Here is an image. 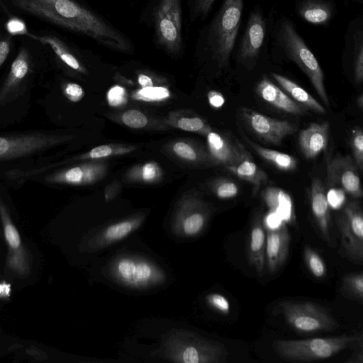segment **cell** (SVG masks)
<instances>
[{
  "instance_id": "cell-1",
  "label": "cell",
  "mask_w": 363,
  "mask_h": 363,
  "mask_svg": "<svg viewBox=\"0 0 363 363\" xmlns=\"http://www.w3.org/2000/svg\"><path fill=\"white\" fill-rule=\"evenodd\" d=\"M18 10L117 52L130 53V38L99 13L77 0H9Z\"/></svg>"
},
{
  "instance_id": "cell-2",
  "label": "cell",
  "mask_w": 363,
  "mask_h": 363,
  "mask_svg": "<svg viewBox=\"0 0 363 363\" xmlns=\"http://www.w3.org/2000/svg\"><path fill=\"white\" fill-rule=\"evenodd\" d=\"M244 0H223L220 7L199 31L195 48L198 56L226 68L239 31Z\"/></svg>"
},
{
  "instance_id": "cell-3",
  "label": "cell",
  "mask_w": 363,
  "mask_h": 363,
  "mask_svg": "<svg viewBox=\"0 0 363 363\" xmlns=\"http://www.w3.org/2000/svg\"><path fill=\"white\" fill-rule=\"evenodd\" d=\"M362 342L361 333L306 340H276L272 346L282 359L307 362L330 358L341 351Z\"/></svg>"
},
{
  "instance_id": "cell-4",
  "label": "cell",
  "mask_w": 363,
  "mask_h": 363,
  "mask_svg": "<svg viewBox=\"0 0 363 363\" xmlns=\"http://www.w3.org/2000/svg\"><path fill=\"white\" fill-rule=\"evenodd\" d=\"M275 41L285 55L304 72L325 106L330 101L324 85L323 70L313 53L297 32L294 24L286 18L279 22Z\"/></svg>"
},
{
  "instance_id": "cell-5",
  "label": "cell",
  "mask_w": 363,
  "mask_h": 363,
  "mask_svg": "<svg viewBox=\"0 0 363 363\" xmlns=\"http://www.w3.org/2000/svg\"><path fill=\"white\" fill-rule=\"evenodd\" d=\"M148 8L155 45L169 55L179 56L184 48L182 0H151Z\"/></svg>"
},
{
  "instance_id": "cell-6",
  "label": "cell",
  "mask_w": 363,
  "mask_h": 363,
  "mask_svg": "<svg viewBox=\"0 0 363 363\" xmlns=\"http://www.w3.org/2000/svg\"><path fill=\"white\" fill-rule=\"evenodd\" d=\"M277 308L288 324L299 333L332 331L339 327L328 308L313 302L282 301Z\"/></svg>"
},
{
  "instance_id": "cell-7",
  "label": "cell",
  "mask_w": 363,
  "mask_h": 363,
  "mask_svg": "<svg viewBox=\"0 0 363 363\" xmlns=\"http://www.w3.org/2000/svg\"><path fill=\"white\" fill-rule=\"evenodd\" d=\"M118 281L132 288H146L162 283L164 272L151 262L133 257H120L111 265Z\"/></svg>"
},
{
  "instance_id": "cell-8",
  "label": "cell",
  "mask_w": 363,
  "mask_h": 363,
  "mask_svg": "<svg viewBox=\"0 0 363 363\" xmlns=\"http://www.w3.org/2000/svg\"><path fill=\"white\" fill-rule=\"evenodd\" d=\"M342 247L346 256L356 264L363 262V213L360 204L347 203L336 217Z\"/></svg>"
},
{
  "instance_id": "cell-9",
  "label": "cell",
  "mask_w": 363,
  "mask_h": 363,
  "mask_svg": "<svg viewBox=\"0 0 363 363\" xmlns=\"http://www.w3.org/2000/svg\"><path fill=\"white\" fill-rule=\"evenodd\" d=\"M169 350L174 361L185 363L225 362L228 356L223 345L191 335L184 340H172Z\"/></svg>"
},
{
  "instance_id": "cell-10",
  "label": "cell",
  "mask_w": 363,
  "mask_h": 363,
  "mask_svg": "<svg viewBox=\"0 0 363 363\" xmlns=\"http://www.w3.org/2000/svg\"><path fill=\"white\" fill-rule=\"evenodd\" d=\"M65 139L62 136L41 133L0 136V160L29 155L55 146Z\"/></svg>"
},
{
  "instance_id": "cell-11",
  "label": "cell",
  "mask_w": 363,
  "mask_h": 363,
  "mask_svg": "<svg viewBox=\"0 0 363 363\" xmlns=\"http://www.w3.org/2000/svg\"><path fill=\"white\" fill-rule=\"evenodd\" d=\"M241 117L246 125L262 140L279 145L283 140L297 130L291 122L270 118L254 110L244 108Z\"/></svg>"
},
{
  "instance_id": "cell-12",
  "label": "cell",
  "mask_w": 363,
  "mask_h": 363,
  "mask_svg": "<svg viewBox=\"0 0 363 363\" xmlns=\"http://www.w3.org/2000/svg\"><path fill=\"white\" fill-rule=\"evenodd\" d=\"M327 183L354 198L363 195L358 168L350 155H337L327 164Z\"/></svg>"
},
{
  "instance_id": "cell-13",
  "label": "cell",
  "mask_w": 363,
  "mask_h": 363,
  "mask_svg": "<svg viewBox=\"0 0 363 363\" xmlns=\"http://www.w3.org/2000/svg\"><path fill=\"white\" fill-rule=\"evenodd\" d=\"M267 35L266 20L259 7L249 15L244 34L241 38L238 59L245 65L256 62L264 45Z\"/></svg>"
},
{
  "instance_id": "cell-14",
  "label": "cell",
  "mask_w": 363,
  "mask_h": 363,
  "mask_svg": "<svg viewBox=\"0 0 363 363\" xmlns=\"http://www.w3.org/2000/svg\"><path fill=\"white\" fill-rule=\"evenodd\" d=\"M0 217L9 249L7 264L13 272L18 274H26L30 269L28 256L23 245L19 233L13 223L1 198Z\"/></svg>"
},
{
  "instance_id": "cell-15",
  "label": "cell",
  "mask_w": 363,
  "mask_h": 363,
  "mask_svg": "<svg viewBox=\"0 0 363 363\" xmlns=\"http://www.w3.org/2000/svg\"><path fill=\"white\" fill-rule=\"evenodd\" d=\"M207 140L211 157L226 168L234 167L252 157L245 147L233 137L210 131Z\"/></svg>"
},
{
  "instance_id": "cell-16",
  "label": "cell",
  "mask_w": 363,
  "mask_h": 363,
  "mask_svg": "<svg viewBox=\"0 0 363 363\" xmlns=\"http://www.w3.org/2000/svg\"><path fill=\"white\" fill-rule=\"evenodd\" d=\"M290 235L284 223L275 230H266L265 265L269 274L276 273L285 262L289 249Z\"/></svg>"
},
{
  "instance_id": "cell-17",
  "label": "cell",
  "mask_w": 363,
  "mask_h": 363,
  "mask_svg": "<svg viewBox=\"0 0 363 363\" xmlns=\"http://www.w3.org/2000/svg\"><path fill=\"white\" fill-rule=\"evenodd\" d=\"M345 55L350 58L353 79L356 84L363 81V18L352 21L347 28L345 40Z\"/></svg>"
},
{
  "instance_id": "cell-18",
  "label": "cell",
  "mask_w": 363,
  "mask_h": 363,
  "mask_svg": "<svg viewBox=\"0 0 363 363\" xmlns=\"http://www.w3.org/2000/svg\"><path fill=\"white\" fill-rule=\"evenodd\" d=\"M310 201L312 213L319 233L322 239L331 245L330 207L327 200L325 187L318 178H314L312 181Z\"/></svg>"
},
{
  "instance_id": "cell-19",
  "label": "cell",
  "mask_w": 363,
  "mask_h": 363,
  "mask_svg": "<svg viewBox=\"0 0 363 363\" xmlns=\"http://www.w3.org/2000/svg\"><path fill=\"white\" fill-rule=\"evenodd\" d=\"M256 93L266 103L281 111L296 116L307 114L306 108L292 100L267 77H263L258 82Z\"/></svg>"
},
{
  "instance_id": "cell-20",
  "label": "cell",
  "mask_w": 363,
  "mask_h": 363,
  "mask_svg": "<svg viewBox=\"0 0 363 363\" xmlns=\"http://www.w3.org/2000/svg\"><path fill=\"white\" fill-rule=\"evenodd\" d=\"M329 123L328 122L311 123L298 135V145L307 159L315 157L328 145Z\"/></svg>"
},
{
  "instance_id": "cell-21",
  "label": "cell",
  "mask_w": 363,
  "mask_h": 363,
  "mask_svg": "<svg viewBox=\"0 0 363 363\" xmlns=\"http://www.w3.org/2000/svg\"><path fill=\"white\" fill-rule=\"evenodd\" d=\"M31 67V58L26 48H21L13 61L9 72L0 89V102L6 99L14 91L28 75Z\"/></svg>"
},
{
  "instance_id": "cell-22",
  "label": "cell",
  "mask_w": 363,
  "mask_h": 363,
  "mask_svg": "<svg viewBox=\"0 0 363 363\" xmlns=\"http://www.w3.org/2000/svg\"><path fill=\"white\" fill-rule=\"evenodd\" d=\"M266 230L262 219L257 218L250 228L247 245V259L257 274L262 276L265 267Z\"/></svg>"
},
{
  "instance_id": "cell-23",
  "label": "cell",
  "mask_w": 363,
  "mask_h": 363,
  "mask_svg": "<svg viewBox=\"0 0 363 363\" xmlns=\"http://www.w3.org/2000/svg\"><path fill=\"white\" fill-rule=\"evenodd\" d=\"M262 197L269 211L277 213L286 224H294L296 216L293 201L283 189L268 186L262 192Z\"/></svg>"
},
{
  "instance_id": "cell-24",
  "label": "cell",
  "mask_w": 363,
  "mask_h": 363,
  "mask_svg": "<svg viewBox=\"0 0 363 363\" xmlns=\"http://www.w3.org/2000/svg\"><path fill=\"white\" fill-rule=\"evenodd\" d=\"M296 11L301 18L311 24L325 25L333 17L335 6L329 0H299Z\"/></svg>"
},
{
  "instance_id": "cell-25",
  "label": "cell",
  "mask_w": 363,
  "mask_h": 363,
  "mask_svg": "<svg viewBox=\"0 0 363 363\" xmlns=\"http://www.w3.org/2000/svg\"><path fill=\"white\" fill-rule=\"evenodd\" d=\"M272 76L281 89L295 102L303 106L307 110L316 113H325V108L308 91L298 84L277 73H272Z\"/></svg>"
},
{
  "instance_id": "cell-26",
  "label": "cell",
  "mask_w": 363,
  "mask_h": 363,
  "mask_svg": "<svg viewBox=\"0 0 363 363\" xmlns=\"http://www.w3.org/2000/svg\"><path fill=\"white\" fill-rule=\"evenodd\" d=\"M43 44L48 45L57 58L67 67L78 72H85L86 69L75 52L68 44L54 35H36L33 38Z\"/></svg>"
},
{
  "instance_id": "cell-27",
  "label": "cell",
  "mask_w": 363,
  "mask_h": 363,
  "mask_svg": "<svg viewBox=\"0 0 363 363\" xmlns=\"http://www.w3.org/2000/svg\"><path fill=\"white\" fill-rule=\"evenodd\" d=\"M227 169L238 178L252 184L254 186V192H256L268 180L267 173L253 162L252 157Z\"/></svg>"
},
{
  "instance_id": "cell-28",
  "label": "cell",
  "mask_w": 363,
  "mask_h": 363,
  "mask_svg": "<svg viewBox=\"0 0 363 363\" xmlns=\"http://www.w3.org/2000/svg\"><path fill=\"white\" fill-rule=\"evenodd\" d=\"M247 143L267 162L281 171H293L296 168L297 161L292 155L274 150L264 147L245 138Z\"/></svg>"
},
{
  "instance_id": "cell-29",
  "label": "cell",
  "mask_w": 363,
  "mask_h": 363,
  "mask_svg": "<svg viewBox=\"0 0 363 363\" xmlns=\"http://www.w3.org/2000/svg\"><path fill=\"white\" fill-rule=\"evenodd\" d=\"M139 225L138 220H124L113 224L103 232L101 240L105 243L120 240L135 230Z\"/></svg>"
},
{
  "instance_id": "cell-30",
  "label": "cell",
  "mask_w": 363,
  "mask_h": 363,
  "mask_svg": "<svg viewBox=\"0 0 363 363\" xmlns=\"http://www.w3.org/2000/svg\"><path fill=\"white\" fill-rule=\"evenodd\" d=\"M341 289L346 296L362 304L363 273L359 272L345 275L342 280Z\"/></svg>"
},
{
  "instance_id": "cell-31",
  "label": "cell",
  "mask_w": 363,
  "mask_h": 363,
  "mask_svg": "<svg viewBox=\"0 0 363 363\" xmlns=\"http://www.w3.org/2000/svg\"><path fill=\"white\" fill-rule=\"evenodd\" d=\"M303 259L306 265L313 277L318 279L324 277L326 274V265L320 255L309 245L303 249Z\"/></svg>"
},
{
  "instance_id": "cell-32",
  "label": "cell",
  "mask_w": 363,
  "mask_h": 363,
  "mask_svg": "<svg viewBox=\"0 0 363 363\" xmlns=\"http://www.w3.org/2000/svg\"><path fill=\"white\" fill-rule=\"evenodd\" d=\"M216 1V0H187L190 23L204 20Z\"/></svg>"
},
{
  "instance_id": "cell-33",
  "label": "cell",
  "mask_w": 363,
  "mask_h": 363,
  "mask_svg": "<svg viewBox=\"0 0 363 363\" xmlns=\"http://www.w3.org/2000/svg\"><path fill=\"white\" fill-rule=\"evenodd\" d=\"M350 144L352 158L360 172L363 170V131L361 127H355L350 136Z\"/></svg>"
},
{
  "instance_id": "cell-34",
  "label": "cell",
  "mask_w": 363,
  "mask_h": 363,
  "mask_svg": "<svg viewBox=\"0 0 363 363\" xmlns=\"http://www.w3.org/2000/svg\"><path fill=\"white\" fill-rule=\"evenodd\" d=\"M206 216L201 212H195L188 216L183 221V231L186 235H195L203 228Z\"/></svg>"
},
{
  "instance_id": "cell-35",
  "label": "cell",
  "mask_w": 363,
  "mask_h": 363,
  "mask_svg": "<svg viewBox=\"0 0 363 363\" xmlns=\"http://www.w3.org/2000/svg\"><path fill=\"white\" fill-rule=\"evenodd\" d=\"M215 191L217 196L220 199H232L238 194L239 187L233 180L224 179L217 184Z\"/></svg>"
},
{
  "instance_id": "cell-36",
  "label": "cell",
  "mask_w": 363,
  "mask_h": 363,
  "mask_svg": "<svg viewBox=\"0 0 363 363\" xmlns=\"http://www.w3.org/2000/svg\"><path fill=\"white\" fill-rule=\"evenodd\" d=\"M123 122L133 128L144 127L147 123L145 115L137 110H128L122 115Z\"/></svg>"
},
{
  "instance_id": "cell-37",
  "label": "cell",
  "mask_w": 363,
  "mask_h": 363,
  "mask_svg": "<svg viewBox=\"0 0 363 363\" xmlns=\"http://www.w3.org/2000/svg\"><path fill=\"white\" fill-rule=\"evenodd\" d=\"M206 300L209 306L218 312L227 315L230 311V303L228 298L222 294L213 293L207 296Z\"/></svg>"
},
{
  "instance_id": "cell-38",
  "label": "cell",
  "mask_w": 363,
  "mask_h": 363,
  "mask_svg": "<svg viewBox=\"0 0 363 363\" xmlns=\"http://www.w3.org/2000/svg\"><path fill=\"white\" fill-rule=\"evenodd\" d=\"M6 29L9 34L12 35H26L33 38L34 34L28 31L25 23L19 18H10L6 23Z\"/></svg>"
},
{
  "instance_id": "cell-39",
  "label": "cell",
  "mask_w": 363,
  "mask_h": 363,
  "mask_svg": "<svg viewBox=\"0 0 363 363\" xmlns=\"http://www.w3.org/2000/svg\"><path fill=\"white\" fill-rule=\"evenodd\" d=\"M138 95L147 100H160L169 96V91L164 87H146L139 91Z\"/></svg>"
},
{
  "instance_id": "cell-40",
  "label": "cell",
  "mask_w": 363,
  "mask_h": 363,
  "mask_svg": "<svg viewBox=\"0 0 363 363\" xmlns=\"http://www.w3.org/2000/svg\"><path fill=\"white\" fill-rule=\"evenodd\" d=\"M178 126L182 130L187 131H197L204 129L210 132L208 128H205L203 121L198 117L182 118L178 121Z\"/></svg>"
},
{
  "instance_id": "cell-41",
  "label": "cell",
  "mask_w": 363,
  "mask_h": 363,
  "mask_svg": "<svg viewBox=\"0 0 363 363\" xmlns=\"http://www.w3.org/2000/svg\"><path fill=\"white\" fill-rule=\"evenodd\" d=\"M326 197L330 207L334 209L340 208L345 201L344 191L336 187L330 189Z\"/></svg>"
},
{
  "instance_id": "cell-42",
  "label": "cell",
  "mask_w": 363,
  "mask_h": 363,
  "mask_svg": "<svg viewBox=\"0 0 363 363\" xmlns=\"http://www.w3.org/2000/svg\"><path fill=\"white\" fill-rule=\"evenodd\" d=\"M64 94L69 100L76 102L83 97L84 91L80 85L69 82L64 86Z\"/></svg>"
},
{
  "instance_id": "cell-43",
  "label": "cell",
  "mask_w": 363,
  "mask_h": 363,
  "mask_svg": "<svg viewBox=\"0 0 363 363\" xmlns=\"http://www.w3.org/2000/svg\"><path fill=\"white\" fill-rule=\"evenodd\" d=\"M11 35L0 32V67L6 60L11 47Z\"/></svg>"
},
{
  "instance_id": "cell-44",
  "label": "cell",
  "mask_w": 363,
  "mask_h": 363,
  "mask_svg": "<svg viewBox=\"0 0 363 363\" xmlns=\"http://www.w3.org/2000/svg\"><path fill=\"white\" fill-rule=\"evenodd\" d=\"M262 223L265 230H275L279 228L285 222L277 213L269 211L263 217Z\"/></svg>"
},
{
  "instance_id": "cell-45",
  "label": "cell",
  "mask_w": 363,
  "mask_h": 363,
  "mask_svg": "<svg viewBox=\"0 0 363 363\" xmlns=\"http://www.w3.org/2000/svg\"><path fill=\"white\" fill-rule=\"evenodd\" d=\"M125 89L119 86L112 87L108 92V100L111 106H119L125 101Z\"/></svg>"
},
{
  "instance_id": "cell-46",
  "label": "cell",
  "mask_w": 363,
  "mask_h": 363,
  "mask_svg": "<svg viewBox=\"0 0 363 363\" xmlns=\"http://www.w3.org/2000/svg\"><path fill=\"white\" fill-rule=\"evenodd\" d=\"M173 148L174 152L183 158L195 160L197 157L195 150L189 145L183 142L177 143Z\"/></svg>"
},
{
  "instance_id": "cell-47",
  "label": "cell",
  "mask_w": 363,
  "mask_h": 363,
  "mask_svg": "<svg viewBox=\"0 0 363 363\" xmlns=\"http://www.w3.org/2000/svg\"><path fill=\"white\" fill-rule=\"evenodd\" d=\"M112 153V148L106 145H102L93 148L89 153L91 158H100L107 157Z\"/></svg>"
},
{
  "instance_id": "cell-48",
  "label": "cell",
  "mask_w": 363,
  "mask_h": 363,
  "mask_svg": "<svg viewBox=\"0 0 363 363\" xmlns=\"http://www.w3.org/2000/svg\"><path fill=\"white\" fill-rule=\"evenodd\" d=\"M210 104L215 108L221 107L225 103L223 96L216 91H210L208 95Z\"/></svg>"
},
{
  "instance_id": "cell-49",
  "label": "cell",
  "mask_w": 363,
  "mask_h": 363,
  "mask_svg": "<svg viewBox=\"0 0 363 363\" xmlns=\"http://www.w3.org/2000/svg\"><path fill=\"white\" fill-rule=\"evenodd\" d=\"M157 173L156 167L152 163H147L143 168V177L145 180L150 181L153 179Z\"/></svg>"
},
{
  "instance_id": "cell-50",
  "label": "cell",
  "mask_w": 363,
  "mask_h": 363,
  "mask_svg": "<svg viewBox=\"0 0 363 363\" xmlns=\"http://www.w3.org/2000/svg\"><path fill=\"white\" fill-rule=\"evenodd\" d=\"M138 83L143 88L150 87V86H153V82H152V79L149 76H147L145 74H140L138 77Z\"/></svg>"
},
{
  "instance_id": "cell-51",
  "label": "cell",
  "mask_w": 363,
  "mask_h": 363,
  "mask_svg": "<svg viewBox=\"0 0 363 363\" xmlns=\"http://www.w3.org/2000/svg\"><path fill=\"white\" fill-rule=\"evenodd\" d=\"M347 362L351 363H362L363 362V354H362V346L359 347L357 351L354 352L353 355Z\"/></svg>"
},
{
  "instance_id": "cell-52",
  "label": "cell",
  "mask_w": 363,
  "mask_h": 363,
  "mask_svg": "<svg viewBox=\"0 0 363 363\" xmlns=\"http://www.w3.org/2000/svg\"><path fill=\"white\" fill-rule=\"evenodd\" d=\"M357 105L361 111L363 110V95L362 94H359V96L357 98L356 100Z\"/></svg>"
}]
</instances>
